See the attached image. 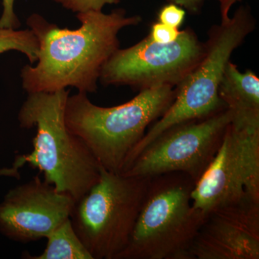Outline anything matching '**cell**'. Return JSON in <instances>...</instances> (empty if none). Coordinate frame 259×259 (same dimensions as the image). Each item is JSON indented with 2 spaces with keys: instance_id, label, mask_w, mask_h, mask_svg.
<instances>
[{
  "instance_id": "cell-1",
  "label": "cell",
  "mask_w": 259,
  "mask_h": 259,
  "mask_svg": "<svg viewBox=\"0 0 259 259\" xmlns=\"http://www.w3.org/2000/svg\"><path fill=\"white\" fill-rule=\"evenodd\" d=\"M76 18L81 25L75 30L59 28L38 14L27 20L39 42L36 65H25L21 70L27 93H54L68 88L95 93L104 65L120 49L119 32L142 20L139 15L128 16L123 10L108 14L85 12Z\"/></svg>"
},
{
  "instance_id": "cell-2",
  "label": "cell",
  "mask_w": 259,
  "mask_h": 259,
  "mask_svg": "<svg viewBox=\"0 0 259 259\" xmlns=\"http://www.w3.org/2000/svg\"><path fill=\"white\" fill-rule=\"evenodd\" d=\"M69 90L54 93H28L18 113L20 127H35L31 153L15 158L13 166L4 175H13L28 164L44 175V180L58 192L79 200L95 184L100 165L88 146L71 133L65 121V107Z\"/></svg>"
},
{
  "instance_id": "cell-3",
  "label": "cell",
  "mask_w": 259,
  "mask_h": 259,
  "mask_svg": "<svg viewBox=\"0 0 259 259\" xmlns=\"http://www.w3.org/2000/svg\"><path fill=\"white\" fill-rule=\"evenodd\" d=\"M170 85L141 90L130 101L110 107L95 105L88 94L69 96L65 121L70 131L88 146L100 166L120 174L127 156L175 100Z\"/></svg>"
},
{
  "instance_id": "cell-4",
  "label": "cell",
  "mask_w": 259,
  "mask_h": 259,
  "mask_svg": "<svg viewBox=\"0 0 259 259\" xmlns=\"http://www.w3.org/2000/svg\"><path fill=\"white\" fill-rule=\"evenodd\" d=\"M194 185L179 172L150 177L132 236L117 259H189L205 218L192 204Z\"/></svg>"
},
{
  "instance_id": "cell-5",
  "label": "cell",
  "mask_w": 259,
  "mask_h": 259,
  "mask_svg": "<svg viewBox=\"0 0 259 259\" xmlns=\"http://www.w3.org/2000/svg\"><path fill=\"white\" fill-rule=\"evenodd\" d=\"M254 28V20L249 11L241 8L211 30L203 57L177 87L171 105L133 149L125 166L166 130L205 118L226 108L218 95L220 83L232 54Z\"/></svg>"
},
{
  "instance_id": "cell-6",
  "label": "cell",
  "mask_w": 259,
  "mask_h": 259,
  "mask_svg": "<svg viewBox=\"0 0 259 259\" xmlns=\"http://www.w3.org/2000/svg\"><path fill=\"white\" fill-rule=\"evenodd\" d=\"M149 180L114 173L100 166L97 183L75 202L70 216L93 259H117L125 249Z\"/></svg>"
},
{
  "instance_id": "cell-7",
  "label": "cell",
  "mask_w": 259,
  "mask_h": 259,
  "mask_svg": "<svg viewBox=\"0 0 259 259\" xmlns=\"http://www.w3.org/2000/svg\"><path fill=\"white\" fill-rule=\"evenodd\" d=\"M232 121L228 109L170 127L148 145L120 174L153 177L183 173L197 182L217 153Z\"/></svg>"
},
{
  "instance_id": "cell-8",
  "label": "cell",
  "mask_w": 259,
  "mask_h": 259,
  "mask_svg": "<svg viewBox=\"0 0 259 259\" xmlns=\"http://www.w3.org/2000/svg\"><path fill=\"white\" fill-rule=\"evenodd\" d=\"M192 200L205 215L225 206L259 204V127L229 124L217 153L194 185Z\"/></svg>"
},
{
  "instance_id": "cell-9",
  "label": "cell",
  "mask_w": 259,
  "mask_h": 259,
  "mask_svg": "<svg viewBox=\"0 0 259 259\" xmlns=\"http://www.w3.org/2000/svg\"><path fill=\"white\" fill-rule=\"evenodd\" d=\"M205 44L192 30H182L175 42L161 44L149 35L118 49L102 68L104 85L130 86L140 91L163 85L177 87L203 57Z\"/></svg>"
},
{
  "instance_id": "cell-10",
  "label": "cell",
  "mask_w": 259,
  "mask_h": 259,
  "mask_svg": "<svg viewBox=\"0 0 259 259\" xmlns=\"http://www.w3.org/2000/svg\"><path fill=\"white\" fill-rule=\"evenodd\" d=\"M75 200L38 176L11 189L0 202V233L27 243L46 238L71 216Z\"/></svg>"
},
{
  "instance_id": "cell-11",
  "label": "cell",
  "mask_w": 259,
  "mask_h": 259,
  "mask_svg": "<svg viewBox=\"0 0 259 259\" xmlns=\"http://www.w3.org/2000/svg\"><path fill=\"white\" fill-rule=\"evenodd\" d=\"M258 258L259 204L212 209L189 251V259Z\"/></svg>"
},
{
  "instance_id": "cell-12",
  "label": "cell",
  "mask_w": 259,
  "mask_h": 259,
  "mask_svg": "<svg viewBox=\"0 0 259 259\" xmlns=\"http://www.w3.org/2000/svg\"><path fill=\"white\" fill-rule=\"evenodd\" d=\"M218 95L238 127H259V78L251 70L242 72L229 61Z\"/></svg>"
},
{
  "instance_id": "cell-13",
  "label": "cell",
  "mask_w": 259,
  "mask_h": 259,
  "mask_svg": "<svg viewBox=\"0 0 259 259\" xmlns=\"http://www.w3.org/2000/svg\"><path fill=\"white\" fill-rule=\"evenodd\" d=\"M41 254H24L29 259H93L76 234L71 219L65 220L49 233Z\"/></svg>"
},
{
  "instance_id": "cell-14",
  "label": "cell",
  "mask_w": 259,
  "mask_h": 259,
  "mask_svg": "<svg viewBox=\"0 0 259 259\" xmlns=\"http://www.w3.org/2000/svg\"><path fill=\"white\" fill-rule=\"evenodd\" d=\"M10 51H16L25 54L30 64L38 59L39 42L30 29L0 28V55Z\"/></svg>"
},
{
  "instance_id": "cell-15",
  "label": "cell",
  "mask_w": 259,
  "mask_h": 259,
  "mask_svg": "<svg viewBox=\"0 0 259 259\" xmlns=\"http://www.w3.org/2000/svg\"><path fill=\"white\" fill-rule=\"evenodd\" d=\"M65 9L73 13H85L88 11H102L104 7L117 4L119 0H55Z\"/></svg>"
},
{
  "instance_id": "cell-16",
  "label": "cell",
  "mask_w": 259,
  "mask_h": 259,
  "mask_svg": "<svg viewBox=\"0 0 259 259\" xmlns=\"http://www.w3.org/2000/svg\"><path fill=\"white\" fill-rule=\"evenodd\" d=\"M186 12L183 8L174 3L163 7L158 13V22L179 28L183 23L185 18Z\"/></svg>"
},
{
  "instance_id": "cell-17",
  "label": "cell",
  "mask_w": 259,
  "mask_h": 259,
  "mask_svg": "<svg viewBox=\"0 0 259 259\" xmlns=\"http://www.w3.org/2000/svg\"><path fill=\"white\" fill-rule=\"evenodd\" d=\"M181 32L179 28H173L158 22L151 26L149 37L154 42L161 44H168L175 42L180 36Z\"/></svg>"
},
{
  "instance_id": "cell-18",
  "label": "cell",
  "mask_w": 259,
  "mask_h": 259,
  "mask_svg": "<svg viewBox=\"0 0 259 259\" xmlns=\"http://www.w3.org/2000/svg\"><path fill=\"white\" fill-rule=\"evenodd\" d=\"M15 0H3V10L0 17V28L18 29L20 22L15 14Z\"/></svg>"
},
{
  "instance_id": "cell-19",
  "label": "cell",
  "mask_w": 259,
  "mask_h": 259,
  "mask_svg": "<svg viewBox=\"0 0 259 259\" xmlns=\"http://www.w3.org/2000/svg\"><path fill=\"white\" fill-rule=\"evenodd\" d=\"M171 3L180 6L181 8H185L191 12H196L199 10L201 5L203 4L204 2L207 0H169ZM220 2L221 0H219Z\"/></svg>"
},
{
  "instance_id": "cell-20",
  "label": "cell",
  "mask_w": 259,
  "mask_h": 259,
  "mask_svg": "<svg viewBox=\"0 0 259 259\" xmlns=\"http://www.w3.org/2000/svg\"><path fill=\"white\" fill-rule=\"evenodd\" d=\"M241 1V0H221V17L222 20L225 21L229 18V11L231 10L232 5H234L237 2Z\"/></svg>"
}]
</instances>
